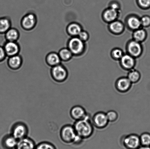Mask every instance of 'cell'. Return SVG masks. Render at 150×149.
Returning <instances> with one entry per match:
<instances>
[{
  "instance_id": "obj_1",
  "label": "cell",
  "mask_w": 150,
  "mask_h": 149,
  "mask_svg": "<svg viewBox=\"0 0 150 149\" xmlns=\"http://www.w3.org/2000/svg\"><path fill=\"white\" fill-rule=\"evenodd\" d=\"M73 127L76 135L83 139L92 136L94 132V126L88 114L84 119L75 121Z\"/></svg>"
},
{
  "instance_id": "obj_2",
  "label": "cell",
  "mask_w": 150,
  "mask_h": 149,
  "mask_svg": "<svg viewBox=\"0 0 150 149\" xmlns=\"http://www.w3.org/2000/svg\"><path fill=\"white\" fill-rule=\"evenodd\" d=\"M76 136L77 135L73 125H64L60 130V138L64 143H73Z\"/></svg>"
},
{
  "instance_id": "obj_3",
  "label": "cell",
  "mask_w": 150,
  "mask_h": 149,
  "mask_svg": "<svg viewBox=\"0 0 150 149\" xmlns=\"http://www.w3.org/2000/svg\"><path fill=\"white\" fill-rule=\"evenodd\" d=\"M29 129L27 125L23 122H17L12 127L11 134L17 141L28 137Z\"/></svg>"
},
{
  "instance_id": "obj_4",
  "label": "cell",
  "mask_w": 150,
  "mask_h": 149,
  "mask_svg": "<svg viewBox=\"0 0 150 149\" xmlns=\"http://www.w3.org/2000/svg\"><path fill=\"white\" fill-rule=\"evenodd\" d=\"M51 75L54 81L57 83H62L67 80L68 73L65 67L59 64L52 67Z\"/></svg>"
},
{
  "instance_id": "obj_5",
  "label": "cell",
  "mask_w": 150,
  "mask_h": 149,
  "mask_svg": "<svg viewBox=\"0 0 150 149\" xmlns=\"http://www.w3.org/2000/svg\"><path fill=\"white\" fill-rule=\"evenodd\" d=\"M121 143L126 149H137L141 146L139 136L136 134L126 135L121 139Z\"/></svg>"
},
{
  "instance_id": "obj_6",
  "label": "cell",
  "mask_w": 150,
  "mask_h": 149,
  "mask_svg": "<svg viewBox=\"0 0 150 149\" xmlns=\"http://www.w3.org/2000/svg\"><path fill=\"white\" fill-rule=\"evenodd\" d=\"M92 122L94 127L99 129L106 127L109 122L106 114L103 112L96 113L93 117Z\"/></svg>"
},
{
  "instance_id": "obj_7",
  "label": "cell",
  "mask_w": 150,
  "mask_h": 149,
  "mask_svg": "<svg viewBox=\"0 0 150 149\" xmlns=\"http://www.w3.org/2000/svg\"><path fill=\"white\" fill-rule=\"evenodd\" d=\"M132 83L127 77H122L115 82V87L117 91L121 93H125L131 88Z\"/></svg>"
},
{
  "instance_id": "obj_8",
  "label": "cell",
  "mask_w": 150,
  "mask_h": 149,
  "mask_svg": "<svg viewBox=\"0 0 150 149\" xmlns=\"http://www.w3.org/2000/svg\"><path fill=\"white\" fill-rule=\"evenodd\" d=\"M69 49L72 54L78 55L84 49L83 41L79 38H73L69 41Z\"/></svg>"
},
{
  "instance_id": "obj_9",
  "label": "cell",
  "mask_w": 150,
  "mask_h": 149,
  "mask_svg": "<svg viewBox=\"0 0 150 149\" xmlns=\"http://www.w3.org/2000/svg\"><path fill=\"white\" fill-rule=\"evenodd\" d=\"M70 116L75 121L84 119L87 116L84 108L80 106H76L71 108L70 111Z\"/></svg>"
},
{
  "instance_id": "obj_10",
  "label": "cell",
  "mask_w": 150,
  "mask_h": 149,
  "mask_svg": "<svg viewBox=\"0 0 150 149\" xmlns=\"http://www.w3.org/2000/svg\"><path fill=\"white\" fill-rule=\"evenodd\" d=\"M18 141L11 134L5 135L1 139V146L3 149H16Z\"/></svg>"
},
{
  "instance_id": "obj_11",
  "label": "cell",
  "mask_w": 150,
  "mask_h": 149,
  "mask_svg": "<svg viewBox=\"0 0 150 149\" xmlns=\"http://www.w3.org/2000/svg\"><path fill=\"white\" fill-rule=\"evenodd\" d=\"M36 18L34 14L32 13L25 15L22 19L21 24L23 29L27 30L33 28L36 23Z\"/></svg>"
},
{
  "instance_id": "obj_12",
  "label": "cell",
  "mask_w": 150,
  "mask_h": 149,
  "mask_svg": "<svg viewBox=\"0 0 150 149\" xmlns=\"http://www.w3.org/2000/svg\"><path fill=\"white\" fill-rule=\"evenodd\" d=\"M3 47L6 55L10 57L17 55L20 51V47L15 42L7 41Z\"/></svg>"
},
{
  "instance_id": "obj_13",
  "label": "cell",
  "mask_w": 150,
  "mask_h": 149,
  "mask_svg": "<svg viewBox=\"0 0 150 149\" xmlns=\"http://www.w3.org/2000/svg\"><path fill=\"white\" fill-rule=\"evenodd\" d=\"M36 146L33 139L26 137L18 141L15 149H35Z\"/></svg>"
},
{
  "instance_id": "obj_14",
  "label": "cell",
  "mask_w": 150,
  "mask_h": 149,
  "mask_svg": "<svg viewBox=\"0 0 150 149\" xmlns=\"http://www.w3.org/2000/svg\"><path fill=\"white\" fill-rule=\"evenodd\" d=\"M128 50L132 56L137 57L142 53V48L139 42L136 41H131L128 45Z\"/></svg>"
},
{
  "instance_id": "obj_15",
  "label": "cell",
  "mask_w": 150,
  "mask_h": 149,
  "mask_svg": "<svg viewBox=\"0 0 150 149\" xmlns=\"http://www.w3.org/2000/svg\"><path fill=\"white\" fill-rule=\"evenodd\" d=\"M121 59V64L123 68L126 70H132L134 66V59L131 55H123Z\"/></svg>"
},
{
  "instance_id": "obj_16",
  "label": "cell",
  "mask_w": 150,
  "mask_h": 149,
  "mask_svg": "<svg viewBox=\"0 0 150 149\" xmlns=\"http://www.w3.org/2000/svg\"><path fill=\"white\" fill-rule=\"evenodd\" d=\"M22 64V59L19 55L10 57L8 61L9 67L13 70H17L20 68Z\"/></svg>"
},
{
  "instance_id": "obj_17",
  "label": "cell",
  "mask_w": 150,
  "mask_h": 149,
  "mask_svg": "<svg viewBox=\"0 0 150 149\" xmlns=\"http://www.w3.org/2000/svg\"><path fill=\"white\" fill-rule=\"evenodd\" d=\"M46 61L48 65L52 67L60 64L61 59L58 54L51 52L47 55Z\"/></svg>"
},
{
  "instance_id": "obj_18",
  "label": "cell",
  "mask_w": 150,
  "mask_h": 149,
  "mask_svg": "<svg viewBox=\"0 0 150 149\" xmlns=\"http://www.w3.org/2000/svg\"><path fill=\"white\" fill-rule=\"evenodd\" d=\"M5 34L7 41L15 42L19 37L18 31L14 28H10Z\"/></svg>"
},
{
  "instance_id": "obj_19",
  "label": "cell",
  "mask_w": 150,
  "mask_h": 149,
  "mask_svg": "<svg viewBox=\"0 0 150 149\" xmlns=\"http://www.w3.org/2000/svg\"><path fill=\"white\" fill-rule=\"evenodd\" d=\"M11 23L7 17L0 18V34L5 33L10 28Z\"/></svg>"
},
{
  "instance_id": "obj_20",
  "label": "cell",
  "mask_w": 150,
  "mask_h": 149,
  "mask_svg": "<svg viewBox=\"0 0 150 149\" xmlns=\"http://www.w3.org/2000/svg\"><path fill=\"white\" fill-rule=\"evenodd\" d=\"M117 17V10L110 8L107 10L104 13V17L107 22H113Z\"/></svg>"
},
{
  "instance_id": "obj_21",
  "label": "cell",
  "mask_w": 150,
  "mask_h": 149,
  "mask_svg": "<svg viewBox=\"0 0 150 149\" xmlns=\"http://www.w3.org/2000/svg\"><path fill=\"white\" fill-rule=\"evenodd\" d=\"M67 32L70 35L76 36L79 35L82 31L81 28L79 24L76 23H71L67 27Z\"/></svg>"
},
{
  "instance_id": "obj_22",
  "label": "cell",
  "mask_w": 150,
  "mask_h": 149,
  "mask_svg": "<svg viewBox=\"0 0 150 149\" xmlns=\"http://www.w3.org/2000/svg\"><path fill=\"white\" fill-rule=\"evenodd\" d=\"M127 77L132 84H136L140 81L141 76L138 71L131 70L128 74Z\"/></svg>"
},
{
  "instance_id": "obj_23",
  "label": "cell",
  "mask_w": 150,
  "mask_h": 149,
  "mask_svg": "<svg viewBox=\"0 0 150 149\" xmlns=\"http://www.w3.org/2000/svg\"><path fill=\"white\" fill-rule=\"evenodd\" d=\"M127 23L129 27L134 30L139 29L142 25L141 20L134 17H130L128 20Z\"/></svg>"
},
{
  "instance_id": "obj_24",
  "label": "cell",
  "mask_w": 150,
  "mask_h": 149,
  "mask_svg": "<svg viewBox=\"0 0 150 149\" xmlns=\"http://www.w3.org/2000/svg\"><path fill=\"white\" fill-rule=\"evenodd\" d=\"M146 33L145 30L139 29L134 33L133 37L135 41L138 42L143 41L146 37Z\"/></svg>"
},
{
  "instance_id": "obj_25",
  "label": "cell",
  "mask_w": 150,
  "mask_h": 149,
  "mask_svg": "<svg viewBox=\"0 0 150 149\" xmlns=\"http://www.w3.org/2000/svg\"><path fill=\"white\" fill-rule=\"evenodd\" d=\"M72 53L69 49L67 48H63L60 50L58 55L61 60L67 61L70 59L72 56Z\"/></svg>"
},
{
  "instance_id": "obj_26",
  "label": "cell",
  "mask_w": 150,
  "mask_h": 149,
  "mask_svg": "<svg viewBox=\"0 0 150 149\" xmlns=\"http://www.w3.org/2000/svg\"><path fill=\"white\" fill-rule=\"evenodd\" d=\"M110 28L112 32L115 33H119L123 31L124 26L122 23L120 22L114 21L110 24Z\"/></svg>"
},
{
  "instance_id": "obj_27",
  "label": "cell",
  "mask_w": 150,
  "mask_h": 149,
  "mask_svg": "<svg viewBox=\"0 0 150 149\" xmlns=\"http://www.w3.org/2000/svg\"><path fill=\"white\" fill-rule=\"evenodd\" d=\"M141 146H150V134L148 132L142 133L139 136Z\"/></svg>"
},
{
  "instance_id": "obj_28",
  "label": "cell",
  "mask_w": 150,
  "mask_h": 149,
  "mask_svg": "<svg viewBox=\"0 0 150 149\" xmlns=\"http://www.w3.org/2000/svg\"><path fill=\"white\" fill-rule=\"evenodd\" d=\"M35 149H57L55 146L47 141H43L36 146Z\"/></svg>"
},
{
  "instance_id": "obj_29",
  "label": "cell",
  "mask_w": 150,
  "mask_h": 149,
  "mask_svg": "<svg viewBox=\"0 0 150 149\" xmlns=\"http://www.w3.org/2000/svg\"><path fill=\"white\" fill-rule=\"evenodd\" d=\"M106 115L109 122H113L117 121L118 118V114L115 111L111 110L107 112Z\"/></svg>"
},
{
  "instance_id": "obj_30",
  "label": "cell",
  "mask_w": 150,
  "mask_h": 149,
  "mask_svg": "<svg viewBox=\"0 0 150 149\" xmlns=\"http://www.w3.org/2000/svg\"><path fill=\"white\" fill-rule=\"evenodd\" d=\"M140 20L142 25L144 27H147L150 26V17L149 16H144Z\"/></svg>"
},
{
  "instance_id": "obj_31",
  "label": "cell",
  "mask_w": 150,
  "mask_h": 149,
  "mask_svg": "<svg viewBox=\"0 0 150 149\" xmlns=\"http://www.w3.org/2000/svg\"><path fill=\"white\" fill-rule=\"evenodd\" d=\"M112 55L115 59H120L123 56V52L120 49H115L113 51Z\"/></svg>"
},
{
  "instance_id": "obj_32",
  "label": "cell",
  "mask_w": 150,
  "mask_h": 149,
  "mask_svg": "<svg viewBox=\"0 0 150 149\" xmlns=\"http://www.w3.org/2000/svg\"><path fill=\"white\" fill-rule=\"evenodd\" d=\"M139 5L144 8L150 7V0H138Z\"/></svg>"
},
{
  "instance_id": "obj_33",
  "label": "cell",
  "mask_w": 150,
  "mask_h": 149,
  "mask_svg": "<svg viewBox=\"0 0 150 149\" xmlns=\"http://www.w3.org/2000/svg\"><path fill=\"white\" fill-rule=\"evenodd\" d=\"M6 55L4 47L0 46V62L5 59Z\"/></svg>"
},
{
  "instance_id": "obj_34",
  "label": "cell",
  "mask_w": 150,
  "mask_h": 149,
  "mask_svg": "<svg viewBox=\"0 0 150 149\" xmlns=\"http://www.w3.org/2000/svg\"><path fill=\"white\" fill-rule=\"evenodd\" d=\"M79 36V38L82 41H86L88 39V35L86 32L81 31Z\"/></svg>"
},
{
  "instance_id": "obj_35",
  "label": "cell",
  "mask_w": 150,
  "mask_h": 149,
  "mask_svg": "<svg viewBox=\"0 0 150 149\" xmlns=\"http://www.w3.org/2000/svg\"><path fill=\"white\" fill-rule=\"evenodd\" d=\"M119 8V6L118 4L116 3H112L111 4V8L113 9L117 10Z\"/></svg>"
},
{
  "instance_id": "obj_36",
  "label": "cell",
  "mask_w": 150,
  "mask_h": 149,
  "mask_svg": "<svg viewBox=\"0 0 150 149\" xmlns=\"http://www.w3.org/2000/svg\"><path fill=\"white\" fill-rule=\"evenodd\" d=\"M137 149H150V146H141Z\"/></svg>"
}]
</instances>
